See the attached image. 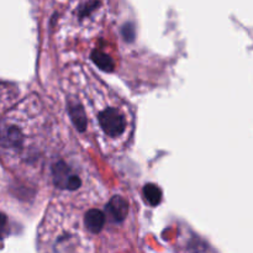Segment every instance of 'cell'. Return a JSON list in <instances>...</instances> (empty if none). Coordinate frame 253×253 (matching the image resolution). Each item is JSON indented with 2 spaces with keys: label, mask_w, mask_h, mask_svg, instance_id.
<instances>
[{
  "label": "cell",
  "mask_w": 253,
  "mask_h": 253,
  "mask_svg": "<svg viewBox=\"0 0 253 253\" xmlns=\"http://www.w3.org/2000/svg\"><path fill=\"white\" fill-rule=\"evenodd\" d=\"M52 174H53L54 185L59 189L76 192V190L81 189L82 184H83L81 175L74 172L73 168L69 167L63 161H59L53 166Z\"/></svg>",
  "instance_id": "3"
},
{
  "label": "cell",
  "mask_w": 253,
  "mask_h": 253,
  "mask_svg": "<svg viewBox=\"0 0 253 253\" xmlns=\"http://www.w3.org/2000/svg\"><path fill=\"white\" fill-rule=\"evenodd\" d=\"M95 125L99 132L110 141L126 138L130 130V120L125 108L120 104H106L98 109L95 114Z\"/></svg>",
  "instance_id": "2"
},
{
  "label": "cell",
  "mask_w": 253,
  "mask_h": 253,
  "mask_svg": "<svg viewBox=\"0 0 253 253\" xmlns=\"http://www.w3.org/2000/svg\"><path fill=\"white\" fill-rule=\"evenodd\" d=\"M143 197H145L146 202L152 207H156L162 200V192L160 188L155 184H147L143 187Z\"/></svg>",
  "instance_id": "6"
},
{
  "label": "cell",
  "mask_w": 253,
  "mask_h": 253,
  "mask_svg": "<svg viewBox=\"0 0 253 253\" xmlns=\"http://www.w3.org/2000/svg\"><path fill=\"white\" fill-rule=\"evenodd\" d=\"M9 234V221H7L6 214L0 211V240L7 236Z\"/></svg>",
  "instance_id": "8"
},
{
  "label": "cell",
  "mask_w": 253,
  "mask_h": 253,
  "mask_svg": "<svg viewBox=\"0 0 253 253\" xmlns=\"http://www.w3.org/2000/svg\"><path fill=\"white\" fill-rule=\"evenodd\" d=\"M105 219L106 215L101 210L91 209L85 214L84 225L88 231L93 232V234H99L105 225Z\"/></svg>",
  "instance_id": "5"
},
{
  "label": "cell",
  "mask_w": 253,
  "mask_h": 253,
  "mask_svg": "<svg viewBox=\"0 0 253 253\" xmlns=\"http://www.w3.org/2000/svg\"><path fill=\"white\" fill-rule=\"evenodd\" d=\"M93 61L100 67L101 69H105V71H111L114 67V62L110 57H108L106 54L101 53V52L95 51L93 53Z\"/></svg>",
  "instance_id": "7"
},
{
  "label": "cell",
  "mask_w": 253,
  "mask_h": 253,
  "mask_svg": "<svg viewBox=\"0 0 253 253\" xmlns=\"http://www.w3.org/2000/svg\"><path fill=\"white\" fill-rule=\"evenodd\" d=\"M37 115V109H30L29 101H24L0 120V160L7 167L36 155Z\"/></svg>",
  "instance_id": "1"
},
{
  "label": "cell",
  "mask_w": 253,
  "mask_h": 253,
  "mask_svg": "<svg viewBox=\"0 0 253 253\" xmlns=\"http://www.w3.org/2000/svg\"><path fill=\"white\" fill-rule=\"evenodd\" d=\"M106 214L114 221L123 222L128 214L127 202L121 197H114L106 207Z\"/></svg>",
  "instance_id": "4"
}]
</instances>
